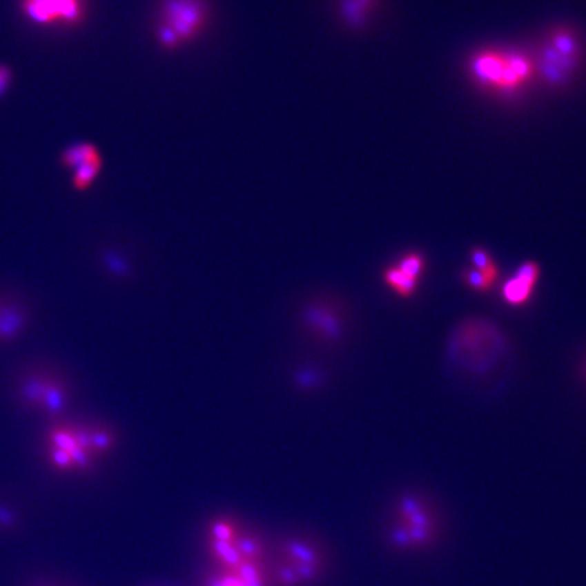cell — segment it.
<instances>
[{
    "label": "cell",
    "instance_id": "cell-19",
    "mask_svg": "<svg viewBox=\"0 0 586 586\" xmlns=\"http://www.w3.org/2000/svg\"><path fill=\"white\" fill-rule=\"evenodd\" d=\"M35 586H55V585H52V584H45V583H43V584H39V585H35Z\"/></svg>",
    "mask_w": 586,
    "mask_h": 586
},
{
    "label": "cell",
    "instance_id": "cell-7",
    "mask_svg": "<svg viewBox=\"0 0 586 586\" xmlns=\"http://www.w3.org/2000/svg\"><path fill=\"white\" fill-rule=\"evenodd\" d=\"M22 400L36 410L55 414L67 403L66 384L49 373H35L21 387Z\"/></svg>",
    "mask_w": 586,
    "mask_h": 586
},
{
    "label": "cell",
    "instance_id": "cell-13",
    "mask_svg": "<svg viewBox=\"0 0 586 586\" xmlns=\"http://www.w3.org/2000/svg\"><path fill=\"white\" fill-rule=\"evenodd\" d=\"M25 326V313L19 307L0 302V341L17 337Z\"/></svg>",
    "mask_w": 586,
    "mask_h": 586
},
{
    "label": "cell",
    "instance_id": "cell-10",
    "mask_svg": "<svg viewBox=\"0 0 586 586\" xmlns=\"http://www.w3.org/2000/svg\"><path fill=\"white\" fill-rule=\"evenodd\" d=\"M549 46L559 55L585 63L586 46L583 33L572 23H556L543 35Z\"/></svg>",
    "mask_w": 586,
    "mask_h": 586
},
{
    "label": "cell",
    "instance_id": "cell-1",
    "mask_svg": "<svg viewBox=\"0 0 586 586\" xmlns=\"http://www.w3.org/2000/svg\"><path fill=\"white\" fill-rule=\"evenodd\" d=\"M466 72L479 90L507 101L522 97L536 81L532 53L522 48L479 49L469 55Z\"/></svg>",
    "mask_w": 586,
    "mask_h": 586
},
{
    "label": "cell",
    "instance_id": "cell-8",
    "mask_svg": "<svg viewBox=\"0 0 586 586\" xmlns=\"http://www.w3.org/2000/svg\"><path fill=\"white\" fill-rule=\"evenodd\" d=\"M61 163L67 168H72V186L84 192L98 178L102 168V157L98 148L90 143H78L67 148L61 154Z\"/></svg>",
    "mask_w": 586,
    "mask_h": 586
},
{
    "label": "cell",
    "instance_id": "cell-5",
    "mask_svg": "<svg viewBox=\"0 0 586 586\" xmlns=\"http://www.w3.org/2000/svg\"><path fill=\"white\" fill-rule=\"evenodd\" d=\"M536 81L543 84L548 90L562 91L570 87L584 70L585 63L567 59L555 52L546 39H539L531 50Z\"/></svg>",
    "mask_w": 586,
    "mask_h": 586
},
{
    "label": "cell",
    "instance_id": "cell-9",
    "mask_svg": "<svg viewBox=\"0 0 586 586\" xmlns=\"http://www.w3.org/2000/svg\"><path fill=\"white\" fill-rule=\"evenodd\" d=\"M542 268L536 261L522 262L514 274L501 286V299L511 307L528 304L534 296L535 288L540 280Z\"/></svg>",
    "mask_w": 586,
    "mask_h": 586
},
{
    "label": "cell",
    "instance_id": "cell-6",
    "mask_svg": "<svg viewBox=\"0 0 586 586\" xmlns=\"http://www.w3.org/2000/svg\"><path fill=\"white\" fill-rule=\"evenodd\" d=\"M23 17L39 26H77L86 17L84 0H21Z\"/></svg>",
    "mask_w": 586,
    "mask_h": 586
},
{
    "label": "cell",
    "instance_id": "cell-15",
    "mask_svg": "<svg viewBox=\"0 0 586 586\" xmlns=\"http://www.w3.org/2000/svg\"><path fill=\"white\" fill-rule=\"evenodd\" d=\"M462 281L465 285H467L469 289L479 292V293H487L493 286L489 284V281L485 278V275L480 273L475 268H466L462 271Z\"/></svg>",
    "mask_w": 586,
    "mask_h": 586
},
{
    "label": "cell",
    "instance_id": "cell-3",
    "mask_svg": "<svg viewBox=\"0 0 586 586\" xmlns=\"http://www.w3.org/2000/svg\"><path fill=\"white\" fill-rule=\"evenodd\" d=\"M505 351L507 338L502 331L480 319L459 324L449 342L452 360L473 373L487 372Z\"/></svg>",
    "mask_w": 586,
    "mask_h": 586
},
{
    "label": "cell",
    "instance_id": "cell-17",
    "mask_svg": "<svg viewBox=\"0 0 586 586\" xmlns=\"http://www.w3.org/2000/svg\"><path fill=\"white\" fill-rule=\"evenodd\" d=\"M12 81V71L8 66L0 64V97L8 90Z\"/></svg>",
    "mask_w": 586,
    "mask_h": 586
},
{
    "label": "cell",
    "instance_id": "cell-18",
    "mask_svg": "<svg viewBox=\"0 0 586 586\" xmlns=\"http://www.w3.org/2000/svg\"><path fill=\"white\" fill-rule=\"evenodd\" d=\"M581 371H583V375H584V379L586 380V357L585 360H584V362H583V368H581Z\"/></svg>",
    "mask_w": 586,
    "mask_h": 586
},
{
    "label": "cell",
    "instance_id": "cell-2",
    "mask_svg": "<svg viewBox=\"0 0 586 586\" xmlns=\"http://www.w3.org/2000/svg\"><path fill=\"white\" fill-rule=\"evenodd\" d=\"M110 444V436L104 430L55 425L45 437V456L52 469L75 472L90 467L92 459Z\"/></svg>",
    "mask_w": 586,
    "mask_h": 586
},
{
    "label": "cell",
    "instance_id": "cell-16",
    "mask_svg": "<svg viewBox=\"0 0 586 586\" xmlns=\"http://www.w3.org/2000/svg\"><path fill=\"white\" fill-rule=\"evenodd\" d=\"M469 260L472 262V268L478 269V271H483L486 269L489 265H491L493 262H496L491 257V254L483 248V247H472L469 251Z\"/></svg>",
    "mask_w": 586,
    "mask_h": 586
},
{
    "label": "cell",
    "instance_id": "cell-14",
    "mask_svg": "<svg viewBox=\"0 0 586 586\" xmlns=\"http://www.w3.org/2000/svg\"><path fill=\"white\" fill-rule=\"evenodd\" d=\"M396 265L404 273H407L409 275L421 281L422 275L425 273V269H427V258L420 251H407V253L402 254V257L396 261Z\"/></svg>",
    "mask_w": 586,
    "mask_h": 586
},
{
    "label": "cell",
    "instance_id": "cell-12",
    "mask_svg": "<svg viewBox=\"0 0 586 586\" xmlns=\"http://www.w3.org/2000/svg\"><path fill=\"white\" fill-rule=\"evenodd\" d=\"M383 281L396 296L402 299L413 297L417 293V289L421 284L420 280L404 273L396 264L390 265L387 269H384Z\"/></svg>",
    "mask_w": 586,
    "mask_h": 586
},
{
    "label": "cell",
    "instance_id": "cell-11",
    "mask_svg": "<svg viewBox=\"0 0 586 586\" xmlns=\"http://www.w3.org/2000/svg\"><path fill=\"white\" fill-rule=\"evenodd\" d=\"M382 0H340L338 12L346 28L362 30L379 11Z\"/></svg>",
    "mask_w": 586,
    "mask_h": 586
},
{
    "label": "cell",
    "instance_id": "cell-4",
    "mask_svg": "<svg viewBox=\"0 0 586 586\" xmlns=\"http://www.w3.org/2000/svg\"><path fill=\"white\" fill-rule=\"evenodd\" d=\"M208 11L204 0H163L157 18L159 43L175 49L204 30Z\"/></svg>",
    "mask_w": 586,
    "mask_h": 586
}]
</instances>
